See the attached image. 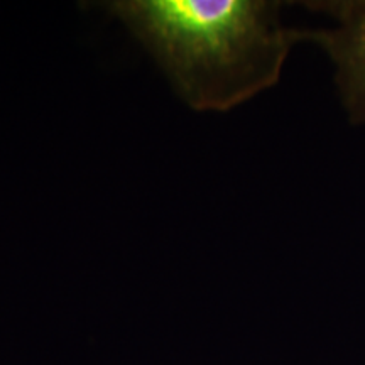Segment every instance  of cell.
I'll list each match as a JSON object with an SVG mask.
<instances>
[{
  "instance_id": "1",
  "label": "cell",
  "mask_w": 365,
  "mask_h": 365,
  "mask_svg": "<svg viewBox=\"0 0 365 365\" xmlns=\"http://www.w3.org/2000/svg\"><path fill=\"white\" fill-rule=\"evenodd\" d=\"M100 7L148 49L196 112H228L272 88L304 29L277 0H113Z\"/></svg>"
},
{
  "instance_id": "2",
  "label": "cell",
  "mask_w": 365,
  "mask_h": 365,
  "mask_svg": "<svg viewBox=\"0 0 365 365\" xmlns=\"http://www.w3.org/2000/svg\"><path fill=\"white\" fill-rule=\"evenodd\" d=\"M303 6L327 19V26L304 29V43L327 54L346 117L354 125H365V0H313Z\"/></svg>"
}]
</instances>
